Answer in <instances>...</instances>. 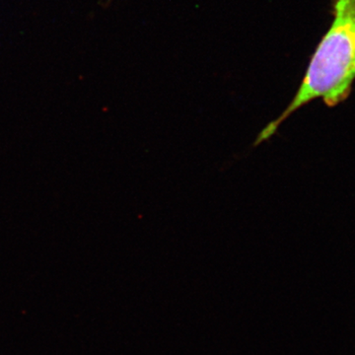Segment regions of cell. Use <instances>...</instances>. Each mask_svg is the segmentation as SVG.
<instances>
[{
	"label": "cell",
	"instance_id": "cell-1",
	"mask_svg": "<svg viewBox=\"0 0 355 355\" xmlns=\"http://www.w3.org/2000/svg\"><path fill=\"white\" fill-rule=\"evenodd\" d=\"M355 81V0H334L333 21L318 44L291 104L257 137L254 146L272 139L284 121L315 99L335 107L347 99Z\"/></svg>",
	"mask_w": 355,
	"mask_h": 355
},
{
	"label": "cell",
	"instance_id": "cell-2",
	"mask_svg": "<svg viewBox=\"0 0 355 355\" xmlns=\"http://www.w3.org/2000/svg\"><path fill=\"white\" fill-rule=\"evenodd\" d=\"M111 1V0H109V2Z\"/></svg>",
	"mask_w": 355,
	"mask_h": 355
}]
</instances>
